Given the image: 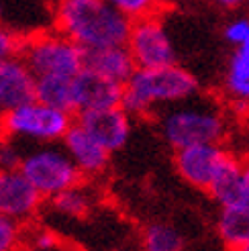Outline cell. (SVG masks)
Wrapping results in <instances>:
<instances>
[{
    "label": "cell",
    "mask_w": 249,
    "mask_h": 251,
    "mask_svg": "<svg viewBox=\"0 0 249 251\" xmlns=\"http://www.w3.org/2000/svg\"><path fill=\"white\" fill-rule=\"evenodd\" d=\"M133 21L106 0H55L53 29L64 33L84 51L127 45Z\"/></svg>",
    "instance_id": "6da1fadb"
},
{
    "label": "cell",
    "mask_w": 249,
    "mask_h": 251,
    "mask_svg": "<svg viewBox=\"0 0 249 251\" xmlns=\"http://www.w3.org/2000/svg\"><path fill=\"white\" fill-rule=\"evenodd\" d=\"M200 92L196 76L178 64L161 68H137L123 86L121 106L131 117H153L157 110L184 102Z\"/></svg>",
    "instance_id": "7a4b0ae2"
},
{
    "label": "cell",
    "mask_w": 249,
    "mask_h": 251,
    "mask_svg": "<svg viewBox=\"0 0 249 251\" xmlns=\"http://www.w3.org/2000/svg\"><path fill=\"white\" fill-rule=\"evenodd\" d=\"M159 135L172 149L196 143H223L229 131L227 117L215 102L188 98L153 115Z\"/></svg>",
    "instance_id": "3957f363"
},
{
    "label": "cell",
    "mask_w": 249,
    "mask_h": 251,
    "mask_svg": "<svg viewBox=\"0 0 249 251\" xmlns=\"http://www.w3.org/2000/svg\"><path fill=\"white\" fill-rule=\"evenodd\" d=\"M19 55L35 76L74 78L84 70V49L57 29L25 35Z\"/></svg>",
    "instance_id": "277c9868"
},
{
    "label": "cell",
    "mask_w": 249,
    "mask_h": 251,
    "mask_svg": "<svg viewBox=\"0 0 249 251\" xmlns=\"http://www.w3.org/2000/svg\"><path fill=\"white\" fill-rule=\"evenodd\" d=\"M74 121H76V115L68 110H59L39 100H31L27 104H21L0 115V135L17 141H35L39 145L61 143Z\"/></svg>",
    "instance_id": "5b68a950"
},
{
    "label": "cell",
    "mask_w": 249,
    "mask_h": 251,
    "mask_svg": "<svg viewBox=\"0 0 249 251\" xmlns=\"http://www.w3.org/2000/svg\"><path fill=\"white\" fill-rule=\"evenodd\" d=\"M19 170L47 200L86 180L64 145L59 147L57 143H45L31 149L23 155Z\"/></svg>",
    "instance_id": "8992f818"
},
{
    "label": "cell",
    "mask_w": 249,
    "mask_h": 251,
    "mask_svg": "<svg viewBox=\"0 0 249 251\" xmlns=\"http://www.w3.org/2000/svg\"><path fill=\"white\" fill-rule=\"evenodd\" d=\"M127 47L137 68L147 70L176 64V49L164 27L161 15H149L133 21Z\"/></svg>",
    "instance_id": "52a82bcc"
},
{
    "label": "cell",
    "mask_w": 249,
    "mask_h": 251,
    "mask_svg": "<svg viewBox=\"0 0 249 251\" xmlns=\"http://www.w3.org/2000/svg\"><path fill=\"white\" fill-rule=\"evenodd\" d=\"M45 196L21 170H0V212L21 225H31L45 204Z\"/></svg>",
    "instance_id": "ba28073f"
},
{
    "label": "cell",
    "mask_w": 249,
    "mask_h": 251,
    "mask_svg": "<svg viewBox=\"0 0 249 251\" xmlns=\"http://www.w3.org/2000/svg\"><path fill=\"white\" fill-rule=\"evenodd\" d=\"M225 153L227 147L223 143H196L174 149L172 159L178 176L186 184L196 188V190L206 192Z\"/></svg>",
    "instance_id": "9c48e42d"
},
{
    "label": "cell",
    "mask_w": 249,
    "mask_h": 251,
    "mask_svg": "<svg viewBox=\"0 0 249 251\" xmlns=\"http://www.w3.org/2000/svg\"><path fill=\"white\" fill-rule=\"evenodd\" d=\"M131 115L123 106L86 110L76 115V123L88 131L98 143H102L110 153L121 151L131 137Z\"/></svg>",
    "instance_id": "30bf717a"
},
{
    "label": "cell",
    "mask_w": 249,
    "mask_h": 251,
    "mask_svg": "<svg viewBox=\"0 0 249 251\" xmlns=\"http://www.w3.org/2000/svg\"><path fill=\"white\" fill-rule=\"evenodd\" d=\"M74 96V115L86 110L121 106L123 102V84H117L88 68L80 70L72 78Z\"/></svg>",
    "instance_id": "8fae6325"
},
{
    "label": "cell",
    "mask_w": 249,
    "mask_h": 251,
    "mask_svg": "<svg viewBox=\"0 0 249 251\" xmlns=\"http://www.w3.org/2000/svg\"><path fill=\"white\" fill-rule=\"evenodd\" d=\"M61 145H64L68 155L78 166V170L82 172L86 180L102 176L110 166V155L113 153L102 143H98L84 127H80L76 121H74V125L64 135Z\"/></svg>",
    "instance_id": "7c38bea8"
},
{
    "label": "cell",
    "mask_w": 249,
    "mask_h": 251,
    "mask_svg": "<svg viewBox=\"0 0 249 251\" xmlns=\"http://www.w3.org/2000/svg\"><path fill=\"white\" fill-rule=\"evenodd\" d=\"M35 80L21 55L0 61V115L35 100Z\"/></svg>",
    "instance_id": "4fadbf2b"
},
{
    "label": "cell",
    "mask_w": 249,
    "mask_h": 251,
    "mask_svg": "<svg viewBox=\"0 0 249 251\" xmlns=\"http://www.w3.org/2000/svg\"><path fill=\"white\" fill-rule=\"evenodd\" d=\"M206 194L215 200L219 206L243 204L245 202V186H243V159L229 151L221 159L210 182ZM247 204V202H245Z\"/></svg>",
    "instance_id": "5bb4252c"
},
{
    "label": "cell",
    "mask_w": 249,
    "mask_h": 251,
    "mask_svg": "<svg viewBox=\"0 0 249 251\" xmlns=\"http://www.w3.org/2000/svg\"><path fill=\"white\" fill-rule=\"evenodd\" d=\"M84 68H88L96 74H100V76L124 86L135 74L137 64L127 45H115V47L88 49V51H84Z\"/></svg>",
    "instance_id": "9a60e30c"
},
{
    "label": "cell",
    "mask_w": 249,
    "mask_h": 251,
    "mask_svg": "<svg viewBox=\"0 0 249 251\" xmlns=\"http://www.w3.org/2000/svg\"><path fill=\"white\" fill-rule=\"evenodd\" d=\"M217 235L229 251L249 243V204L221 206L217 217Z\"/></svg>",
    "instance_id": "2e32d148"
},
{
    "label": "cell",
    "mask_w": 249,
    "mask_h": 251,
    "mask_svg": "<svg viewBox=\"0 0 249 251\" xmlns=\"http://www.w3.org/2000/svg\"><path fill=\"white\" fill-rule=\"evenodd\" d=\"M94 202H96V198L90 190V186L86 184V180L49 198V204H51V208L57 215L68 217V219H78V221L90 217Z\"/></svg>",
    "instance_id": "e0dca14e"
},
{
    "label": "cell",
    "mask_w": 249,
    "mask_h": 251,
    "mask_svg": "<svg viewBox=\"0 0 249 251\" xmlns=\"http://www.w3.org/2000/svg\"><path fill=\"white\" fill-rule=\"evenodd\" d=\"M143 251H184V233L166 221H149L141 229Z\"/></svg>",
    "instance_id": "ac0fdd59"
},
{
    "label": "cell",
    "mask_w": 249,
    "mask_h": 251,
    "mask_svg": "<svg viewBox=\"0 0 249 251\" xmlns=\"http://www.w3.org/2000/svg\"><path fill=\"white\" fill-rule=\"evenodd\" d=\"M35 100L68 110L74 115V96H72V78L68 76H37L35 80Z\"/></svg>",
    "instance_id": "d6986e66"
},
{
    "label": "cell",
    "mask_w": 249,
    "mask_h": 251,
    "mask_svg": "<svg viewBox=\"0 0 249 251\" xmlns=\"http://www.w3.org/2000/svg\"><path fill=\"white\" fill-rule=\"evenodd\" d=\"M25 237V225L0 212V251H19Z\"/></svg>",
    "instance_id": "ffe728a7"
},
{
    "label": "cell",
    "mask_w": 249,
    "mask_h": 251,
    "mask_svg": "<svg viewBox=\"0 0 249 251\" xmlns=\"http://www.w3.org/2000/svg\"><path fill=\"white\" fill-rule=\"evenodd\" d=\"M108 4H113L119 12H123L127 19L137 21L149 15H159L153 0H106Z\"/></svg>",
    "instance_id": "44dd1931"
},
{
    "label": "cell",
    "mask_w": 249,
    "mask_h": 251,
    "mask_svg": "<svg viewBox=\"0 0 249 251\" xmlns=\"http://www.w3.org/2000/svg\"><path fill=\"white\" fill-rule=\"evenodd\" d=\"M23 151L17 145V139L0 135V170H19L23 161Z\"/></svg>",
    "instance_id": "7402d4cb"
},
{
    "label": "cell",
    "mask_w": 249,
    "mask_h": 251,
    "mask_svg": "<svg viewBox=\"0 0 249 251\" xmlns=\"http://www.w3.org/2000/svg\"><path fill=\"white\" fill-rule=\"evenodd\" d=\"M21 43H23V35L15 33L12 29L4 27V25L0 23V61L19 55Z\"/></svg>",
    "instance_id": "603a6c76"
},
{
    "label": "cell",
    "mask_w": 249,
    "mask_h": 251,
    "mask_svg": "<svg viewBox=\"0 0 249 251\" xmlns=\"http://www.w3.org/2000/svg\"><path fill=\"white\" fill-rule=\"evenodd\" d=\"M249 35V17H237L233 19L225 25V29H223V37H225V41L231 43V45H241L243 39Z\"/></svg>",
    "instance_id": "cb8c5ba5"
},
{
    "label": "cell",
    "mask_w": 249,
    "mask_h": 251,
    "mask_svg": "<svg viewBox=\"0 0 249 251\" xmlns=\"http://www.w3.org/2000/svg\"><path fill=\"white\" fill-rule=\"evenodd\" d=\"M27 241H31L35 247H39L41 251H57L61 247V241L57 239V235L47 231V229H39V231H33L31 235L25 237Z\"/></svg>",
    "instance_id": "d4e9b609"
},
{
    "label": "cell",
    "mask_w": 249,
    "mask_h": 251,
    "mask_svg": "<svg viewBox=\"0 0 249 251\" xmlns=\"http://www.w3.org/2000/svg\"><path fill=\"white\" fill-rule=\"evenodd\" d=\"M225 90L233 100H241V102L249 104V78L239 80L225 76Z\"/></svg>",
    "instance_id": "484cf974"
},
{
    "label": "cell",
    "mask_w": 249,
    "mask_h": 251,
    "mask_svg": "<svg viewBox=\"0 0 249 251\" xmlns=\"http://www.w3.org/2000/svg\"><path fill=\"white\" fill-rule=\"evenodd\" d=\"M210 2H215L217 6H221V8H227V10H235V8H239V6H243L247 0H210Z\"/></svg>",
    "instance_id": "4316f807"
},
{
    "label": "cell",
    "mask_w": 249,
    "mask_h": 251,
    "mask_svg": "<svg viewBox=\"0 0 249 251\" xmlns=\"http://www.w3.org/2000/svg\"><path fill=\"white\" fill-rule=\"evenodd\" d=\"M243 186H245V202L249 204V157L243 159Z\"/></svg>",
    "instance_id": "83f0119b"
},
{
    "label": "cell",
    "mask_w": 249,
    "mask_h": 251,
    "mask_svg": "<svg viewBox=\"0 0 249 251\" xmlns=\"http://www.w3.org/2000/svg\"><path fill=\"white\" fill-rule=\"evenodd\" d=\"M174 2H176V0H153V4H155V8H157L159 15H164L168 8H172Z\"/></svg>",
    "instance_id": "f1b7e54d"
},
{
    "label": "cell",
    "mask_w": 249,
    "mask_h": 251,
    "mask_svg": "<svg viewBox=\"0 0 249 251\" xmlns=\"http://www.w3.org/2000/svg\"><path fill=\"white\" fill-rule=\"evenodd\" d=\"M237 51H241L247 59H249V35L245 37V39H243V43L241 45H237Z\"/></svg>",
    "instance_id": "f546056e"
},
{
    "label": "cell",
    "mask_w": 249,
    "mask_h": 251,
    "mask_svg": "<svg viewBox=\"0 0 249 251\" xmlns=\"http://www.w3.org/2000/svg\"><path fill=\"white\" fill-rule=\"evenodd\" d=\"M19 251H41V249H39V247H35L31 241L25 239V241H23V245L19 247Z\"/></svg>",
    "instance_id": "4dcf8cb0"
},
{
    "label": "cell",
    "mask_w": 249,
    "mask_h": 251,
    "mask_svg": "<svg viewBox=\"0 0 249 251\" xmlns=\"http://www.w3.org/2000/svg\"><path fill=\"white\" fill-rule=\"evenodd\" d=\"M57 251H82V249H78V247H74V245H61Z\"/></svg>",
    "instance_id": "1f68e13d"
},
{
    "label": "cell",
    "mask_w": 249,
    "mask_h": 251,
    "mask_svg": "<svg viewBox=\"0 0 249 251\" xmlns=\"http://www.w3.org/2000/svg\"><path fill=\"white\" fill-rule=\"evenodd\" d=\"M233 251H249V243H245V245H241L237 249H233Z\"/></svg>",
    "instance_id": "d6a6232c"
},
{
    "label": "cell",
    "mask_w": 249,
    "mask_h": 251,
    "mask_svg": "<svg viewBox=\"0 0 249 251\" xmlns=\"http://www.w3.org/2000/svg\"><path fill=\"white\" fill-rule=\"evenodd\" d=\"M247 2H249V0H247Z\"/></svg>",
    "instance_id": "836d02e7"
}]
</instances>
